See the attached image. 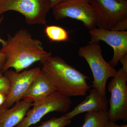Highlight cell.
Masks as SVG:
<instances>
[{
    "label": "cell",
    "instance_id": "6da1fadb",
    "mask_svg": "<svg viewBox=\"0 0 127 127\" xmlns=\"http://www.w3.org/2000/svg\"><path fill=\"white\" fill-rule=\"evenodd\" d=\"M0 51L4 56L6 62L1 72L10 68L17 72H21L35 63L43 64L52 56L44 50L41 42L33 38L27 30L21 29L14 36H9Z\"/></svg>",
    "mask_w": 127,
    "mask_h": 127
},
{
    "label": "cell",
    "instance_id": "7a4b0ae2",
    "mask_svg": "<svg viewBox=\"0 0 127 127\" xmlns=\"http://www.w3.org/2000/svg\"><path fill=\"white\" fill-rule=\"evenodd\" d=\"M42 64V72L57 92L70 97L84 96L90 89L88 77L60 57L51 56Z\"/></svg>",
    "mask_w": 127,
    "mask_h": 127
},
{
    "label": "cell",
    "instance_id": "3957f363",
    "mask_svg": "<svg viewBox=\"0 0 127 127\" xmlns=\"http://www.w3.org/2000/svg\"><path fill=\"white\" fill-rule=\"evenodd\" d=\"M102 52L99 42H90L86 45L79 48L78 54L85 59L91 68L94 78L92 87L106 96L107 81L109 78L114 77L117 70L104 60Z\"/></svg>",
    "mask_w": 127,
    "mask_h": 127
},
{
    "label": "cell",
    "instance_id": "277c9868",
    "mask_svg": "<svg viewBox=\"0 0 127 127\" xmlns=\"http://www.w3.org/2000/svg\"><path fill=\"white\" fill-rule=\"evenodd\" d=\"M97 16V26L102 30L125 31L127 29L126 0H89Z\"/></svg>",
    "mask_w": 127,
    "mask_h": 127
},
{
    "label": "cell",
    "instance_id": "5b68a950",
    "mask_svg": "<svg viewBox=\"0 0 127 127\" xmlns=\"http://www.w3.org/2000/svg\"><path fill=\"white\" fill-rule=\"evenodd\" d=\"M70 98L56 92L46 97L34 102L25 117L16 127H30L39 122L44 116L51 112L64 113L70 109Z\"/></svg>",
    "mask_w": 127,
    "mask_h": 127
},
{
    "label": "cell",
    "instance_id": "8992f818",
    "mask_svg": "<svg viewBox=\"0 0 127 127\" xmlns=\"http://www.w3.org/2000/svg\"><path fill=\"white\" fill-rule=\"evenodd\" d=\"M51 9L50 0H0V15L9 11L18 12L29 25H46Z\"/></svg>",
    "mask_w": 127,
    "mask_h": 127
},
{
    "label": "cell",
    "instance_id": "52a82bcc",
    "mask_svg": "<svg viewBox=\"0 0 127 127\" xmlns=\"http://www.w3.org/2000/svg\"><path fill=\"white\" fill-rule=\"evenodd\" d=\"M89 0H64L52 7L56 20L70 18L81 21L88 30L97 26V16Z\"/></svg>",
    "mask_w": 127,
    "mask_h": 127
},
{
    "label": "cell",
    "instance_id": "ba28073f",
    "mask_svg": "<svg viewBox=\"0 0 127 127\" xmlns=\"http://www.w3.org/2000/svg\"><path fill=\"white\" fill-rule=\"evenodd\" d=\"M108 86V91L111 93L109 109L108 111L109 122L122 120L127 121V72L122 68Z\"/></svg>",
    "mask_w": 127,
    "mask_h": 127
},
{
    "label": "cell",
    "instance_id": "9c48e42d",
    "mask_svg": "<svg viewBox=\"0 0 127 127\" xmlns=\"http://www.w3.org/2000/svg\"><path fill=\"white\" fill-rule=\"evenodd\" d=\"M41 70L40 67H37L21 72L12 70L5 72L4 76L10 82V89L2 106L9 108L20 101Z\"/></svg>",
    "mask_w": 127,
    "mask_h": 127
},
{
    "label": "cell",
    "instance_id": "30bf717a",
    "mask_svg": "<svg viewBox=\"0 0 127 127\" xmlns=\"http://www.w3.org/2000/svg\"><path fill=\"white\" fill-rule=\"evenodd\" d=\"M92 42L103 41L113 48V55L109 63L114 67L120 59L127 54V31L102 30L98 28L89 30Z\"/></svg>",
    "mask_w": 127,
    "mask_h": 127
},
{
    "label": "cell",
    "instance_id": "8fae6325",
    "mask_svg": "<svg viewBox=\"0 0 127 127\" xmlns=\"http://www.w3.org/2000/svg\"><path fill=\"white\" fill-rule=\"evenodd\" d=\"M108 101L107 96L101 95L96 89L93 88L85 100L77 105L72 111L65 114L69 119L80 114L107 111Z\"/></svg>",
    "mask_w": 127,
    "mask_h": 127
},
{
    "label": "cell",
    "instance_id": "7c38bea8",
    "mask_svg": "<svg viewBox=\"0 0 127 127\" xmlns=\"http://www.w3.org/2000/svg\"><path fill=\"white\" fill-rule=\"evenodd\" d=\"M23 99L12 107L0 106V127H14L21 122L33 103L28 99Z\"/></svg>",
    "mask_w": 127,
    "mask_h": 127
},
{
    "label": "cell",
    "instance_id": "4fadbf2b",
    "mask_svg": "<svg viewBox=\"0 0 127 127\" xmlns=\"http://www.w3.org/2000/svg\"><path fill=\"white\" fill-rule=\"evenodd\" d=\"M56 92L57 91L54 87L44 76L41 70L23 96L22 99L26 98L34 102Z\"/></svg>",
    "mask_w": 127,
    "mask_h": 127
},
{
    "label": "cell",
    "instance_id": "5bb4252c",
    "mask_svg": "<svg viewBox=\"0 0 127 127\" xmlns=\"http://www.w3.org/2000/svg\"><path fill=\"white\" fill-rule=\"evenodd\" d=\"M109 121L108 110L87 112L82 127H104Z\"/></svg>",
    "mask_w": 127,
    "mask_h": 127
},
{
    "label": "cell",
    "instance_id": "9a60e30c",
    "mask_svg": "<svg viewBox=\"0 0 127 127\" xmlns=\"http://www.w3.org/2000/svg\"><path fill=\"white\" fill-rule=\"evenodd\" d=\"M46 36L51 41L61 42L68 40V33L65 29L56 26H48L45 30Z\"/></svg>",
    "mask_w": 127,
    "mask_h": 127
},
{
    "label": "cell",
    "instance_id": "2e32d148",
    "mask_svg": "<svg viewBox=\"0 0 127 127\" xmlns=\"http://www.w3.org/2000/svg\"><path fill=\"white\" fill-rule=\"evenodd\" d=\"M71 119L65 115L58 118H53L42 123L40 126L36 127H65L70 123Z\"/></svg>",
    "mask_w": 127,
    "mask_h": 127
},
{
    "label": "cell",
    "instance_id": "e0dca14e",
    "mask_svg": "<svg viewBox=\"0 0 127 127\" xmlns=\"http://www.w3.org/2000/svg\"><path fill=\"white\" fill-rule=\"evenodd\" d=\"M10 89V84L7 78L5 76L0 77V93L7 95Z\"/></svg>",
    "mask_w": 127,
    "mask_h": 127
},
{
    "label": "cell",
    "instance_id": "ac0fdd59",
    "mask_svg": "<svg viewBox=\"0 0 127 127\" xmlns=\"http://www.w3.org/2000/svg\"><path fill=\"white\" fill-rule=\"evenodd\" d=\"M1 19L0 20V24L1 22ZM6 41L3 40L0 37V43H1L2 45H4L6 43ZM6 62V59L5 57L3 54H2L0 51V71H1L2 70L5 63Z\"/></svg>",
    "mask_w": 127,
    "mask_h": 127
},
{
    "label": "cell",
    "instance_id": "d6986e66",
    "mask_svg": "<svg viewBox=\"0 0 127 127\" xmlns=\"http://www.w3.org/2000/svg\"><path fill=\"white\" fill-rule=\"evenodd\" d=\"M122 64V67L126 72H127V54L124 55L120 59L119 62Z\"/></svg>",
    "mask_w": 127,
    "mask_h": 127
},
{
    "label": "cell",
    "instance_id": "ffe728a7",
    "mask_svg": "<svg viewBox=\"0 0 127 127\" xmlns=\"http://www.w3.org/2000/svg\"><path fill=\"white\" fill-rule=\"evenodd\" d=\"M7 95L5 94L0 93V106L4 103L6 100Z\"/></svg>",
    "mask_w": 127,
    "mask_h": 127
},
{
    "label": "cell",
    "instance_id": "44dd1931",
    "mask_svg": "<svg viewBox=\"0 0 127 127\" xmlns=\"http://www.w3.org/2000/svg\"><path fill=\"white\" fill-rule=\"evenodd\" d=\"M64 0H50L51 2V7L52 8L56 5L62 2Z\"/></svg>",
    "mask_w": 127,
    "mask_h": 127
},
{
    "label": "cell",
    "instance_id": "7402d4cb",
    "mask_svg": "<svg viewBox=\"0 0 127 127\" xmlns=\"http://www.w3.org/2000/svg\"><path fill=\"white\" fill-rule=\"evenodd\" d=\"M109 125L110 127H127V125L126 124L119 125L116 124L115 122H109Z\"/></svg>",
    "mask_w": 127,
    "mask_h": 127
},
{
    "label": "cell",
    "instance_id": "603a6c76",
    "mask_svg": "<svg viewBox=\"0 0 127 127\" xmlns=\"http://www.w3.org/2000/svg\"><path fill=\"white\" fill-rule=\"evenodd\" d=\"M104 127H110V125H109V121L107 123V124Z\"/></svg>",
    "mask_w": 127,
    "mask_h": 127
},
{
    "label": "cell",
    "instance_id": "cb8c5ba5",
    "mask_svg": "<svg viewBox=\"0 0 127 127\" xmlns=\"http://www.w3.org/2000/svg\"><path fill=\"white\" fill-rule=\"evenodd\" d=\"M1 71H0V77H1L2 76V74H1Z\"/></svg>",
    "mask_w": 127,
    "mask_h": 127
}]
</instances>
